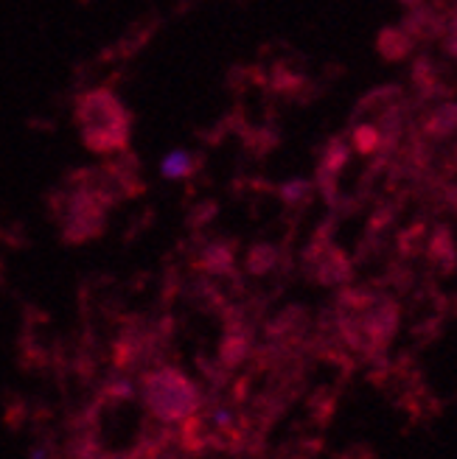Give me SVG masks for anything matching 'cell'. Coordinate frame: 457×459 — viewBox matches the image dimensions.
Segmentation results:
<instances>
[{"mask_svg":"<svg viewBox=\"0 0 457 459\" xmlns=\"http://www.w3.org/2000/svg\"><path fill=\"white\" fill-rule=\"evenodd\" d=\"M144 398L152 409V418L160 423H182L189 415L199 409L197 386L171 367L146 376Z\"/></svg>","mask_w":457,"mask_h":459,"instance_id":"obj_1","label":"cell"},{"mask_svg":"<svg viewBox=\"0 0 457 459\" xmlns=\"http://www.w3.org/2000/svg\"><path fill=\"white\" fill-rule=\"evenodd\" d=\"M82 118L87 121L84 141L90 149L112 152L127 143V115L112 96L93 93L82 107Z\"/></svg>","mask_w":457,"mask_h":459,"instance_id":"obj_2","label":"cell"},{"mask_svg":"<svg viewBox=\"0 0 457 459\" xmlns=\"http://www.w3.org/2000/svg\"><path fill=\"white\" fill-rule=\"evenodd\" d=\"M191 157L186 152H171L166 154L163 160V166H160V174H163L166 179H180V177H186L191 171Z\"/></svg>","mask_w":457,"mask_h":459,"instance_id":"obj_3","label":"cell"},{"mask_svg":"<svg viewBox=\"0 0 457 459\" xmlns=\"http://www.w3.org/2000/svg\"><path fill=\"white\" fill-rule=\"evenodd\" d=\"M250 351V342L244 336H227L224 344H222V364L224 367H233L239 364Z\"/></svg>","mask_w":457,"mask_h":459,"instance_id":"obj_4","label":"cell"},{"mask_svg":"<svg viewBox=\"0 0 457 459\" xmlns=\"http://www.w3.org/2000/svg\"><path fill=\"white\" fill-rule=\"evenodd\" d=\"M354 143H356L359 152H374V149L379 146V137H376L374 129L362 126V129H356V134H354Z\"/></svg>","mask_w":457,"mask_h":459,"instance_id":"obj_5","label":"cell"}]
</instances>
